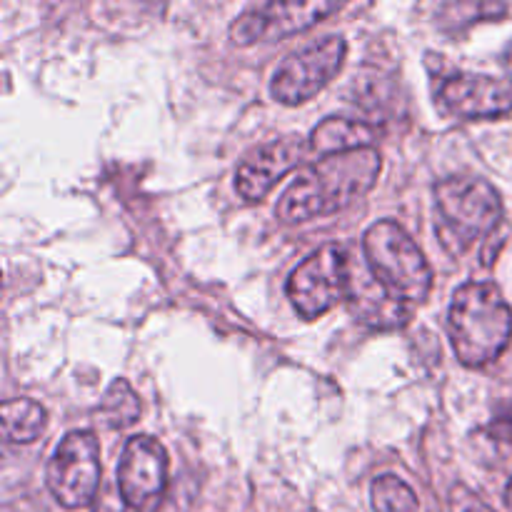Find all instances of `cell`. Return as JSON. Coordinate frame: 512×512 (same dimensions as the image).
Wrapping results in <instances>:
<instances>
[{
	"instance_id": "15",
	"label": "cell",
	"mask_w": 512,
	"mask_h": 512,
	"mask_svg": "<svg viewBox=\"0 0 512 512\" xmlns=\"http://www.w3.org/2000/svg\"><path fill=\"white\" fill-rule=\"evenodd\" d=\"M100 423L110 430L130 428L140 418V400L128 385V380H115L108 393L100 400V408L95 410Z\"/></svg>"
},
{
	"instance_id": "10",
	"label": "cell",
	"mask_w": 512,
	"mask_h": 512,
	"mask_svg": "<svg viewBox=\"0 0 512 512\" xmlns=\"http://www.w3.org/2000/svg\"><path fill=\"white\" fill-rule=\"evenodd\" d=\"M440 105L463 120L500 118L512 113V80L478 73H455L440 83Z\"/></svg>"
},
{
	"instance_id": "13",
	"label": "cell",
	"mask_w": 512,
	"mask_h": 512,
	"mask_svg": "<svg viewBox=\"0 0 512 512\" xmlns=\"http://www.w3.org/2000/svg\"><path fill=\"white\" fill-rule=\"evenodd\" d=\"M375 128L368 123L350 118H328L313 130L310 135V150L325 155H338L350 153V150H363L373 148Z\"/></svg>"
},
{
	"instance_id": "12",
	"label": "cell",
	"mask_w": 512,
	"mask_h": 512,
	"mask_svg": "<svg viewBox=\"0 0 512 512\" xmlns=\"http://www.w3.org/2000/svg\"><path fill=\"white\" fill-rule=\"evenodd\" d=\"M345 303L350 305L355 318L380 330L400 328L413 315V305L395 298L383 283H378L368 265H358L355 260L350 263V288Z\"/></svg>"
},
{
	"instance_id": "16",
	"label": "cell",
	"mask_w": 512,
	"mask_h": 512,
	"mask_svg": "<svg viewBox=\"0 0 512 512\" xmlns=\"http://www.w3.org/2000/svg\"><path fill=\"white\" fill-rule=\"evenodd\" d=\"M375 512H420V503L410 485L395 475H380L370 490Z\"/></svg>"
},
{
	"instance_id": "14",
	"label": "cell",
	"mask_w": 512,
	"mask_h": 512,
	"mask_svg": "<svg viewBox=\"0 0 512 512\" xmlns=\"http://www.w3.org/2000/svg\"><path fill=\"white\" fill-rule=\"evenodd\" d=\"M48 413L43 405L33 403L28 398H15L3 405V438L8 443H33L43 435Z\"/></svg>"
},
{
	"instance_id": "1",
	"label": "cell",
	"mask_w": 512,
	"mask_h": 512,
	"mask_svg": "<svg viewBox=\"0 0 512 512\" xmlns=\"http://www.w3.org/2000/svg\"><path fill=\"white\" fill-rule=\"evenodd\" d=\"M380 168L383 158L375 148L325 155L300 170L298 178L280 195L275 213L285 223H305L340 213L373 190Z\"/></svg>"
},
{
	"instance_id": "3",
	"label": "cell",
	"mask_w": 512,
	"mask_h": 512,
	"mask_svg": "<svg viewBox=\"0 0 512 512\" xmlns=\"http://www.w3.org/2000/svg\"><path fill=\"white\" fill-rule=\"evenodd\" d=\"M438 235L453 255L468 253L473 245L498 243L503 225V200L483 178L453 175L435 185Z\"/></svg>"
},
{
	"instance_id": "4",
	"label": "cell",
	"mask_w": 512,
	"mask_h": 512,
	"mask_svg": "<svg viewBox=\"0 0 512 512\" xmlns=\"http://www.w3.org/2000/svg\"><path fill=\"white\" fill-rule=\"evenodd\" d=\"M365 265L390 293L408 305L423 303L433 288V270L415 240L393 220H378L363 235Z\"/></svg>"
},
{
	"instance_id": "19",
	"label": "cell",
	"mask_w": 512,
	"mask_h": 512,
	"mask_svg": "<svg viewBox=\"0 0 512 512\" xmlns=\"http://www.w3.org/2000/svg\"><path fill=\"white\" fill-rule=\"evenodd\" d=\"M500 63H503L505 73H508V78L512 80V45H508V50L503 53V60H500Z\"/></svg>"
},
{
	"instance_id": "11",
	"label": "cell",
	"mask_w": 512,
	"mask_h": 512,
	"mask_svg": "<svg viewBox=\"0 0 512 512\" xmlns=\"http://www.w3.org/2000/svg\"><path fill=\"white\" fill-rule=\"evenodd\" d=\"M308 148L310 143H305V138H295V135L270 140V143L255 148L235 173V190L240 198L248 203L263 200L275 188V183L305 158Z\"/></svg>"
},
{
	"instance_id": "9",
	"label": "cell",
	"mask_w": 512,
	"mask_h": 512,
	"mask_svg": "<svg viewBox=\"0 0 512 512\" xmlns=\"http://www.w3.org/2000/svg\"><path fill=\"white\" fill-rule=\"evenodd\" d=\"M168 453L150 435H135L125 443L118 463V493L128 508H145L165 493Z\"/></svg>"
},
{
	"instance_id": "18",
	"label": "cell",
	"mask_w": 512,
	"mask_h": 512,
	"mask_svg": "<svg viewBox=\"0 0 512 512\" xmlns=\"http://www.w3.org/2000/svg\"><path fill=\"white\" fill-rule=\"evenodd\" d=\"M485 433L490 435L495 445H505V448H512V403L505 405L498 415L493 418V423L485 428Z\"/></svg>"
},
{
	"instance_id": "5",
	"label": "cell",
	"mask_w": 512,
	"mask_h": 512,
	"mask_svg": "<svg viewBox=\"0 0 512 512\" xmlns=\"http://www.w3.org/2000/svg\"><path fill=\"white\" fill-rule=\"evenodd\" d=\"M350 253L330 243L315 250L293 270L288 280V298L305 320H318L338 303L348 300Z\"/></svg>"
},
{
	"instance_id": "2",
	"label": "cell",
	"mask_w": 512,
	"mask_h": 512,
	"mask_svg": "<svg viewBox=\"0 0 512 512\" xmlns=\"http://www.w3.org/2000/svg\"><path fill=\"white\" fill-rule=\"evenodd\" d=\"M455 355L468 368H483L508 350L512 310L495 283L473 280L455 290L448 313Z\"/></svg>"
},
{
	"instance_id": "20",
	"label": "cell",
	"mask_w": 512,
	"mask_h": 512,
	"mask_svg": "<svg viewBox=\"0 0 512 512\" xmlns=\"http://www.w3.org/2000/svg\"><path fill=\"white\" fill-rule=\"evenodd\" d=\"M505 505H508V510L512 512V480L508 483V490H505Z\"/></svg>"
},
{
	"instance_id": "6",
	"label": "cell",
	"mask_w": 512,
	"mask_h": 512,
	"mask_svg": "<svg viewBox=\"0 0 512 512\" xmlns=\"http://www.w3.org/2000/svg\"><path fill=\"white\" fill-rule=\"evenodd\" d=\"M345 55H348V43L340 35H328L293 50L275 68L270 95L283 105H300L315 98L340 73Z\"/></svg>"
},
{
	"instance_id": "8",
	"label": "cell",
	"mask_w": 512,
	"mask_h": 512,
	"mask_svg": "<svg viewBox=\"0 0 512 512\" xmlns=\"http://www.w3.org/2000/svg\"><path fill=\"white\" fill-rule=\"evenodd\" d=\"M340 3L315 0V3H265L253 5L230 25V38L235 45L270 43L285 35L313 28L325 15L335 13Z\"/></svg>"
},
{
	"instance_id": "7",
	"label": "cell",
	"mask_w": 512,
	"mask_h": 512,
	"mask_svg": "<svg viewBox=\"0 0 512 512\" xmlns=\"http://www.w3.org/2000/svg\"><path fill=\"white\" fill-rule=\"evenodd\" d=\"M103 478L100 445L90 430H73L60 440L48 463V490L63 508L78 510L95 500Z\"/></svg>"
},
{
	"instance_id": "17",
	"label": "cell",
	"mask_w": 512,
	"mask_h": 512,
	"mask_svg": "<svg viewBox=\"0 0 512 512\" xmlns=\"http://www.w3.org/2000/svg\"><path fill=\"white\" fill-rule=\"evenodd\" d=\"M450 512H495L485 500H480L468 485H453L450 490Z\"/></svg>"
}]
</instances>
